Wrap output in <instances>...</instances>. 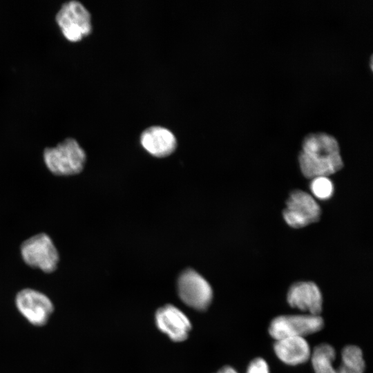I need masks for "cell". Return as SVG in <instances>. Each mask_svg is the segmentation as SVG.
I'll return each mask as SVG.
<instances>
[{
    "label": "cell",
    "instance_id": "4fadbf2b",
    "mask_svg": "<svg viewBox=\"0 0 373 373\" xmlns=\"http://www.w3.org/2000/svg\"><path fill=\"white\" fill-rule=\"evenodd\" d=\"M311 358L315 373H337L333 366L336 352L332 345L327 343L318 345L313 350Z\"/></svg>",
    "mask_w": 373,
    "mask_h": 373
},
{
    "label": "cell",
    "instance_id": "ba28073f",
    "mask_svg": "<svg viewBox=\"0 0 373 373\" xmlns=\"http://www.w3.org/2000/svg\"><path fill=\"white\" fill-rule=\"evenodd\" d=\"M15 304L21 314L32 325L43 326L51 316L54 307L44 294L32 289H23L16 296Z\"/></svg>",
    "mask_w": 373,
    "mask_h": 373
},
{
    "label": "cell",
    "instance_id": "30bf717a",
    "mask_svg": "<svg viewBox=\"0 0 373 373\" xmlns=\"http://www.w3.org/2000/svg\"><path fill=\"white\" fill-rule=\"evenodd\" d=\"M289 305L309 314L319 315L323 308V297L318 287L313 282H298L289 289Z\"/></svg>",
    "mask_w": 373,
    "mask_h": 373
},
{
    "label": "cell",
    "instance_id": "277c9868",
    "mask_svg": "<svg viewBox=\"0 0 373 373\" xmlns=\"http://www.w3.org/2000/svg\"><path fill=\"white\" fill-rule=\"evenodd\" d=\"M324 321L320 315L290 314L274 318L269 326V333L275 341L287 337H304L319 332Z\"/></svg>",
    "mask_w": 373,
    "mask_h": 373
},
{
    "label": "cell",
    "instance_id": "6da1fadb",
    "mask_svg": "<svg viewBox=\"0 0 373 373\" xmlns=\"http://www.w3.org/2000/svg\"><path fill=\"white\" fill-rule=\"evenodd\" d=\"M298 161L307 178L327 177L343 167L337 140L325 133L309 134L303 140Z\"/></svg>",
    "mask_w": 373,
    "mask_h": 373
},
{
    "label": "cell",
    "instance_id": "7a4b0ae2",
    "mask_svg": "<svg viewBox=\"0 0 373 373\" xmlns=\"http://www.w3.org/2000/svg\"><path fill=\"white\" fill-rule=\"evenodd\" d=\"M86 160V152L73 137H67L44 151V160L48 169L57 175H72L80 173Z\"/></svg>",
    "mask_w": 373,
    "mask_h": 373
},
{
    "label": "cell",
    "instance_id": "3957f363",
    "mask_svg": "<svg viewBox=\"0 0 373 373\" xmlns=\"http://www.w3.org/2000/svg\"><path fill=\"white\" fill-rule=\"evenodd\" d=\"M55 19L62 35L69 42H79L92 33L91 14L79 1L71 0L64 3L57 10Z\"/></svg>",
    "mask_w": 373,
    "mask_h": 373
},
{
    "label": "cell",
    "instance_id": "5b68a950",
    "mask_svg": "<svg viewBox=\"0 0 373 373\" xmlns=\"http://www.w3.org/2000/svg\"><path fill=\"white\" fill-rule=\"evenodd\" d=\"M24 262L46 273L54 271L59 262V254L53 242L46 233H39L25 240L21 246Z\"/></svg>",
    "mask_w": 373,
    "mask_h": 373
},
{
    "label": "cell",
    "instance_id": "2e32d148",
    "mask_svg": "<svg viewBox=\"0 0 373 373\" xmlns=\"http://www.w3.org/2000/svg\"><path fill=\"white\" fill-rule=\"evenodd\" d=\"M246 373H269L266 361L262 358H256L249 364Z\"/></svg>",
    "mask_w": 373,
    "mask_h": 373
},
{
    "label": "cell",
    "instance_id": "8992f818",
    "mask_svg": "<svg viewBox=\"0 0 373 373\" xmlns=\"http://www.w3.org/2000/svg\"><path fill=\"white\" fill-rule=\"evenodd\" d=\"M178 292L186 305L200 311L209 306L213 298L209 283L193 269H187L181 274L178 280Z\"/></svg>",
    "mask_w": 373,
    "mask_h": 373
},
{
    "label": "cell",
    "instance_id": "e0dca14e",
    "mask_svg": "<svg viewBox=\"0 0 373 373\" xmlns=\"http://www.w3.org/2000/svg\"><path fill=\"white\" fill-rule=\"evenodd\" d=\"M216 373H238V372L232 367L227 365V366L222 367Z\"/></svg>",
    "mask_w": 373,
    "mask_h": 373
},
{
    "label": "cell",
    "instance_id": "9c48e42d",
    "mask_svg": "<svg viewBox=\"0 0 373 373\" xmlns=\"http://www.w3.org/2000/svg\"><path fill=\"white\" fill-rule=\"evenodd\" d=\"M155 318L157 328L172 341H183L188 337L191 329V323L186 316L175 306L166 305L159 308Z\"/></svg>",
    "mask_w": 373,
    "mask_h": 373
},
{
    "label": "cell",
    "instance_id": "9a60e30c",
    "mask_svg": "<svg viewBox=\"0 0 373 373\" xmlns=\"http://www.w3.org/2000/svg\"><path fill=\"white\" fill-rule=\"evenodd\" d=\"M310 189L316 198L320 200H327L332 195L334 186L327 177H317L312 179Z\"/></svg>",
    "mask_w": 373,
    "mask_h": 373
},
{
    "label": "cell",
    "instance_id": "7c38bea8",
    "mask_svg": "<svg viewBox=\"0 0 373 373\" xmlns=\"http://www.w3.org/2000/svg\"><path fill=\"white\" fill-rule=\"evenodd\" d=\"M274 350L277 357L289 365H298L308 361L311 350L304 337H287L276 340Z\"/></svg>",
    "mask_w": 373,
    "mask_h": 373
},
{
    "label": "cell",
    "instance_id": "5bb4252c",
    "mask_svg": "<svg viewBox=\"0 0 373 373\" xmlns=\"http://www.w3.org/2000/svg\"><path fill=\"white\" fill-rule=\"evenodd\" d=\"M365 364L363 352L356 345H347L341 352V363L337 373H363Z\"/></svg>",
    "mask_w": 373,
    "mask_h": 373
},
{
    "label": "cell",
    "instance_id": "52a82bcc",
    "mask_svg": "<svg viewBox=\"0 0 373 373\" xmlns=\"http://www.w3.org/2000/svg\"><path fill=\"white\" fill-rule=\"evenodd\" d=\"M320 214V207L314 198L300 190L290 194L283 211L285 222L294 228L303 227L316 222Z\"/></svg>",
    "mask_w": 373,
    "mask_h": 373
},
{
    "label": "cell",
    "instance_id": "8fae6325",
    "mask_svg": "<svg viewBox=\"0 0 373 373\" xmlns=\"http://www.w3.org/2000/svg\"><path fill=\"white\" fill-rule=\"evenodd\" d=\"M140 144L153 156L164 157L172 154L177 147V139L168 128L153 125L145 128L140 135Z\"/></svg>",
    "mask_w": 373,
    "mask_h": 373
}]
</instances>
